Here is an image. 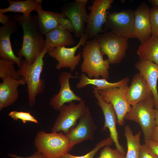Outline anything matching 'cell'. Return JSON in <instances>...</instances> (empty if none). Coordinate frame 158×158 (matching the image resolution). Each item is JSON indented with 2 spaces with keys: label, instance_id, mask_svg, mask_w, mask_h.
Listing matches in <instances>:
<instances>
[{
  "label": "cell",
  "instance_id": "6da1fadb",
  "mask_svg": "<svg viewBox=\"0 0 158 158\" xmlns=\"http://www.w3.org/2000/svg\"><path fill=\"white\" fill-rule=\"evenodd\" d=\"M10 16L23 31V42L17 54L18 57H24L25 60L32 64L45 48V40L38 25L37 16L30 14L27 17L18 14Z\"/></svg>",
  "mask_w": 158,
  "mask_h": 158
},
{
  "label": "cell",
  "instance_id": "7a4b0ae2",
  "mask_svg": "<svg viewBox=\"0 0 158 158\" xmlns=\"http://www.w3.org/2000/svg\"><path fill=\"white\" fill-rule=\"evenodd\" d=\"M47 52L44 49L32 64L25 60H22L17 71L19 76L27 85L28 104L31 107L35 105L37 96L42 93L44 90V81L41 78V75L44 65L43 58Z\"/></svg>",
  "mask_w": 158,
  "mask_h": 158
},
{
  "label": "cell",
  "instance_id": "3957f363",
  "mask_svg": "<svg viewBox=\"0 0 158 158\" xmlns=\"http://www.w3.org/2000/svg\"><path fill=\"white\" fill-rule=\"evenodd\" d=\"M98 42L95 38L87 40L83 48V61L80 66L81 71L90 78L99 76L107 80L109 77L110 64L108 59H104Z\"/></svg>",
  "mask_w": 158,
  "mask_h": 158
},
{
  "label": "cell",
  "instance_id": "277c9868",
  "mask_svg": "<svg viewBox=\"0 0 158 158\" xmlns=\"http://www.w3.org/2000/svg\"><path fill=\"white\" fill-rule=\"evenodd\" d=\"M37 150L46 158H60L71 149L67 138L63 132H38L34 140Z\"/></svg>",
  "mask_w": 158,
  "mask_h": 158
},
{
  "label": "cell",
  "instance_id": "5b68a950",
  "mask_svg": "<svg viewBox=\"0 0 158 158\" xmlns=\"http://www.w3.org/2000/svg\"><path fill=\"white\" fill-rule=\"evenodd\" d=\"M154 102L153 96L132 106L125 119L134 121L140 126L145 142L151 140L152 130L156 125L154 116Z\"/></svg>",
  "mask_w": 158,
  "mask_h": 158
},
{
  "label": "cell",
  "instance_id": "8992f818",
  "mask_svg": "<svg viewBox=\"0 0 158 158\" xmlns=\"http://www.w3.org/2000/svg\"><path fill=\"white\" fill-rule=\"evenodd\" d=\"M95 38L102 54L107 56L110 64L119 63L125 57L128 47V38L116 35L110 31H105Z\"/></svg>",
  "mask_w": 158,
  "mask_h": 158
},
{
  "label": "cell",
  "instance_id": "52a82bcc",
  "mask_svg": "<svg viewBox=\"0 0 158 158\" xmlns=\"http://www.w3.org/2000/svg\"><path fill=\"white\" fill-rule=\"evenodd\" d=\"M113 0H94L88 9L87 25L85 34L88 39L92 40L100 33L105 31L102 28L106 22L108 11L111 7Z\"/></svg>",
  "mask_w": 158,
  "mask_h": 158
},
{
  "label": "cell",
  "instance_id": "ba28073f",
  "mask_svg": "<svg viewBox=\"0 0 158 158\" xmlns=\"http://www.w3.org/2000/svg\"><path fill=\"white\" fill-rule=\"evenodd\" d=\"M134 11L125 9L119 12H108L104 24L107 29L120 36L136 38L134 33Z\"/></svg>",
  "mask_w": 158,
  "mask_h": 158
},
{
  "label": "cell",
  "instance_id": "9c48e42d",
  "mask_svg": "<svg viewBox=\"0 0 158 158\" xmlns=\"http://www.w3.org/2000/svg\"><path fill=\"white\" fill-rule=\"evenodd\" d=\"M84 100L75 104L73 101L63 105L51 129L52 132L62 131L64 134L77 125V122L84 113L86 107Z\"/></svg>",
  "mask_w": 158,
  "mask_h": 158
},
{
  "label": "cell",
  "instance_id": "30bf717a",
  "mask_svg": "<svg viewBox=\"0 0 158 158\" xmlns=\"http://www.w3.org/2000/svg\"><path fill=\"white\" fill-rule=\"evenodd\" d=\"M79 123L65 134L69 142L71 150L75 145L87 140H93L97 127L95 123L89 108L80 118Z\"/></svg>",
  "mask_w": 158,
  "mask_h": 158
},
{
  "label": "cell",
  "instance_id": "8fae6325",
  "mask_svg": "<svg viewBox=\"0 0 158 158\" xmlns=\"http://www.w3.org/2000/svg\"><path fill=\"white\" fill-rule=\"evenodd\" d=\"M79 42L75 46L71 48H66L65 46L56 47L48 51L49 55L55 58L58 62L56 68L59 70L63 68H70L73 72L78 65L81 56V53L75 56V52L81 46L83 47L88 39L84 33L80 37Z\"/></svg>",
  "mask_w": 158,
  "mask_h": 158
},
{
  "label": "cell",
  "instance_id": "7c38bea8",
  "mask_svg": "<svg viewBox=\"0 0 158 158\" xmlns=\"http://www.w3.org/2000/svg\"><path fill=\"white\" fill-rule=\"evenodd\" d=\"M128 87V85L98 91L106 101L112 104L117 115V123L121 126L124 124L125 116L131 109L126 96Z\"/></svg>",
  "mask_w": 158,
  "mask_h": 158
},
{
  "label": "cell",
  "instance_id": "4fadbf2b",
  "mask_svg": "<svg viewBox=\"0 0 158 158\" xmlns=\"http://www.w3.org/2000/svg\"><path fill=\"white\" fill-rule=\"evenodd\" d=\"M87 2V0H75L65 4L61 8L62 16L71 21L75 29V36L77 38L85 33L88 18L86 10Z\"/></svg>",
  "mask_w": 158,
  "mask_h": 158
},
{
  "label": "cell",
  "instance_id": "5bb4252c",
  "mask_svg": "<svg viewBox=\"0 0 158 158\" xmlns=\"http://www.w3.org/2000/svg\"><path fill=\"white\" fill-rule=\"evenodd\" d=\"M92 87L94 97L97 100L96 103L101 109L104 117L105 122L102 132L105 131L108 128L110 137L114 143L116 149L125 155L124 150L118 141V133L116 128L117 118L115 110L111 104L106 101L94 86Z\"/></svg>",
  "mask_w": 158,
  "mask_h": 158
},
{
  "label": "cell",
  "instance_id": "9a60e30c",
  "mask_svg": "<svg viewBox=\"0 0 158 158\" xmlns=\"http://www.w3.org/2000/svg\"><path fill=\"white\" fill-rule=\"evenodd\" d=\"M77 75L73 76L71 72L63 71L59 76V82L60 85V90L51 98L49 104L54 109L59 111L61 107L66 103L77 101L79 102L83 99L75 94L71 89L69 83L70 78L74 79Z\"/></svg>",
  "mask_w": 158,
  "mask_h": 158
},
{
  "label": "cell",
  "instance_id": "2e32d148",
  "mask_svg": "<svg viewBox=\"0 0 158 158\" xmlns=\"http://www.w3.org/2000/svg\"><path fill=\"white\" fill-rule=\"evenodd\" d=\"M17 24L16 20L12 19L7 24L0 27V57L4 60L14 61L19 67L22 57L15 55L10 41L11 34L17 31L19 29Z\"/></svg>",
  "mask_w": 158,
  "mask_h": 158
},
{
  "label": "cell",
  "instance_id": "e0dca14e",
  "mask_svg": "<svg viewBox=\"0 0 158 158\" xmlns=\"http://www.w3.org/2000/svg\"><path fill=\"white\" fill-rule=\"evenodd\" d=\"M150 9L146 2L142 1L134 11V35L141 43L151 36Z\"/></svg>",
  "mask_w": 158,
  "mask_h": 158
},
{
  "label": "cell",
  "instance_id": "ac0fdd59",
  "mask_svg": "<svg viewBox=\"0 0 158 158\" xmlns=\"http://www.w3.org/2000/svg\"><path fill=\"white\" fill-rule=\"evenodd\" d=\"M153 96L147 81L138 73L133 77L130 85L128 87L126 98L131 106Z\"/></svg>",
  "mask_w": 158,
  "mask_h": 158
},
{
  "label": "cell",
  "instance_id": "d6986e66",
  "mask_svg": "<svg viewBox=\"0 0 158 158\" xmlns=\"http://www.w3.org/2000/svg\"><path fill=\"white\" fill-rule=\"evenodd\" d=\"M135 68L147 81L152 93L154 99V109H158V64L145 60H140L137 62Z\"/></svg>",
  "mask_w": 158,
  "mask_h": 158
},
{
  "label": "cell",
  "instance_id": "ffe728a7",
  "mask_svg": "<svg viewBox=\"0 0 158 158\" xmlns=\"http://www.w3.org/2000/svg\"><path fill=\"white\" fill-rule=\"evenodd\" d=\"M0 84V110L13 104L17 99L19 94L18 90L20 85L26 84L22 78L16 80L9 77L2 79Z\"/></svg>",
  "mask_w": 158,
  "mask_h": 158
},
{
  "label": "cell",
  "instance_id": "44dd1931",
  "mask_svg": "<svg viewBox=\"0 0 158 158\" xmlns=\"http://www.w3.org/2000/svg\"><path fill=\"white\" fill-rule=\"evenodd\" d=\"M45 35L44 49L48 51L55 47L70 45L75 43L71 32L60 25Z\"/></svg>",
  "mask_w": 158,
  "mask_h": 158
},
{
  "label": "cell",
  "instance_id": "7402d4cb",
  "mask_svg": "<svg viewBox=\"0 0 158 158\" xmlns=\"http://www.w3.org/2000/svg\"><path fill=\"white\" fill-rule=\"evenodd\" d=\"M129 81V78L126 77L117 82L110 83L103 78L101 79L90 78L85 74L82 73L80 74L79 82L77 84L76 87L78 89H81L87 85H91L96 86L95 87L98 92L111 87H120L128 85Z\"/></svg>",
  "mask_w": 158,
  "mask_h": 158
},
{
  "label": "cell",
  "instance_id": "603a6c76",
  "mask_svg": "<svg viewBox=\"0 0 158 158\" xmlns=\"http://www.w3.org/2000/svg\"><path fill=\"white\" fill-rule=\"evenodd\" d=\"M36 12L38 25L43 35L60 25L59 22L60 13L44 10L41 4L39 5Z\"/></svg>",
  "mask_w": 158,
  "mask_h": 158
},
{
  "label": "cell",
  "instance_id": "cb8c5ba5",
  "mask_svg": "<svg viewBox=\"0 0 158 158\" xmlns=\"http://www.w3.org/2000/svg\"><path fill=\"white\" fill-rule=\"evenodd\" d=\"M140 60L152 61L158 64V35H151L141 43L137 51Z\"/></svg>",
  "mask_w": 158,
  "mask_h": 158
},
{
  "label": "cell",
  "instance_id": "d4e9b609",
  "mask_svg": "<svg viewBox=\"0 0 158 158\" xmlns=\"http://www.w3.org/2000/svg\"><path fill=\"white\" fill-rule=\"evenodd\" d=\"M9 4V6L4 8H0V13L7 12H20L28 17L33 11H37L38 7L41 4L42 0H26L24 1L7 0Z\"/></svg>",
  "mask_w": 158,
  "mask_h": 158
},
{
  "label": "cell",
  "instance_id": "484cf974",
  "mask_svg": "<svg viewBox=\"0 0 158 158\" xmlns=\"http://www.w3.org/2000/svg\"><path fill=\"white\" fill-rule=\"evenodd\" d=\"M125 136L127 141V151L125 158H139L141 145L140 143L141 131L134 135L129 125L124 127Z\"/></svg>",
  "mask_w": 158,
  "mask_h": 158
},
{
  "label": "cell",
  "instance_id": "4316f807",
  "mask_svg": "<svg viewBox=\"0 0 158 158\" xmlns=\"http://www.w3.org/2000/svg\"><path fill=\"white\" fill-rule=\"evenodd\" d=\"M16 62L13 61H7L0 59V77L2 79L9 77L16 80L21 78L19 76L17 71H16L14 64Z\"/></svg>",
  "mask_w": 158,
  "mask_h": 158
},
{
  "label": "cell",
  "instance_id": "83f0119b",
  "mask_svg": "<svg viewBox=\"0 0 158 158\" xmlns=\"http://www.w3.org/2000/svg\"><path fill=\"white\" fill-rule=\"evenodd\" d=\"M113 143L112 139L109 137L97 143L92 150L84 155L75 156L68 153L61 156L60 158H94L100 149L106 146H110Z\"/></svg>",
  "mask_w": 158,
  "mask_h": 158
},
{
  "label": "cell",
  "instance_id": "f1b7e54d",
  "mask_svg": "<svg viewBox=\"0 0 158 158\" xmlns=\"http://www.w3.org/2000/svg\"><path fill=\"white\" fill-rule=\"evenodd\" d=\"M8 116L15 121L20 120L23 123L29 121L37 123L38 122L35 117L31 115L29 111L28 112L12 111L8 114Z\"/></svg>",
  "mask_w": 158,
  "mask_h": 158
},
{
  "label": "cell",
  "instance_id": "f546056e",
  "mask_svg": "<svg viewBox=\"0 0 158 158\" xmlns=\"http://www.w3.org/2000/svg\"><path fill=\"white\" fill-rule=\"evenodd\" d=\"M124 154L117 149H113L109 146L104 147L97 158H125Z\"/></svg>",
  "mask_w": 158,
  "mask_h": 158
},
{
  "label": "cell",
  "instance_id": "4dcf8cb0",
  "mask_svg": "<svg viewBox=\"0 0 158 158\" xmlns=\"http://www.w3.org/2000/svg\"><path fill=\"white\" fill-rule=\"evenodd\" d=\"M151 35H158V7L153 6L150 9Z\"/></svg>",
  "mask_w": 158,
  "mask_h": 158
},
{
  "label": "cell",
  "instance_id": "1f68e13d",
  "mask_svg": "<svg viewBox=\"0 0 158 158\" xmlns=\"http://www.w3.org/2000/svg\"><path fill=\"white\" fill-rule=\"evenodd\" d=\"M139 158H158V156L145 143L141 145Z\"/></svg>",
  "mask_w": 158,
  "mask_h": 158
},
{
  "label": "cell",
  "instance_id": "d6a6232c",
  "mask_svg": "<svg viewBox=\"0 0 158 158\" xmlns=\"http://www.w3.org/2000/svg\"><path fill=\"white\" fill-rule=\"evenodd\" d=\"M59 22L60 25L64 29L74 33L75 29L71 21L67 18H64L61 13H60Z\"/></svg>",
  "mask_w": 158,
  "mask_h": 158
},
{
  "label": "cell",
  "instance_id": "836d02e7",
  "mask_svg": "<svg viewBox=\"0 0 158 158\" xmlns=\"http://www.w3.org/2000/svg\"><path fill=\"white\" fill-rule=\"evenodd\" d=\"M8 156L13 158H46L42 153L37 150L31 156L28 157H21L12 153L8 154Z\"/></svg>",
  "mask_w": 158,
  "mask_h": 158
},
{
  "label": "cell",
  "instance_id": "e575fe53",
  "mask_svg": "<svg viewBox=\"0 0 158 158\" xmlns=\"http://www.w3.org/2000/svg\"><path fill=\"white\" fill-rule=\"evenodd\" d=\"M145 144L158 156V144L155 143L151 140L145 142Z\"/></svg>",
  "mask_w": 158,
  "mask_h": 158
},
{
  "label": "cell",
  "instance_id": "d590c367",
  "mask_svg": "<svg viewBox=\"0 0 158 158\" xmlns=\"http://www.w3.org/2000/svg\"><path fill=\"white\" fill-rule=\"evenodd\" d=\"M150 140L158 144V126L156 125L155 126L152 130Z\"/></svg>",
  "mask_w": 158,
  "mask_h": 158
},
{
  "label": "cell",
  "instance_id": "8d00e7d4",
  "mask_svg": "<svg viewBox=\"0 0 158 158\" xmlns=\"http://www.w3.org/2000/svg\"><path fill=\"white\" fill-rule=\"evenodd\" d=\"M11 18L10 16L0 13V22L3 25H6L8 23Z\"/></svg>",
  "mask_w": 158,
  "mask_h": 158
},
{
  "label": "cell",
  "instance_id": "74e56055",
  "mask_svg": "<svg viewBox=\"0 0 158 158\" xmlns=\"http://www.w3.org/2000/svg\"><path fill=\"white\" fill-rule=\"evenodd\" d=\"M154 116L156 125L158 126V109H154Z\"/></svg>",
  "mask_w": 158,
  "mask_h": 158
},
{
  "label": "cell",
  "instance_id": "f35d334b",
  "mask_svg": "<svg viewBox=\"0 0 158 158\" xmlns=\"http://www.w3.org/2000/svg\"><path fill=\"white\" fill-rule=\"evenodd\" d=\"M148 1L153 6H157L158 7V0H149Z\"/></svg>",
  "mask_w": 158,
  "mask_h": 158
}]
</instances>
